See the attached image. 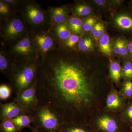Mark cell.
Instances as JSON below:
<instances>
[{
    "mask_svg": "<svg viewBox=\"0 0 132 132\" xmlns=\"http://www.w3.org/2000/svg\"><path fill=\"white\" fill-rule=\"evenodd\" d=\"M29 33L42 59L48 52L60 48L50 29Z\"/></svg>",
    "mask_w": 132,
    "mask_h": 132,
    "instance_id": "obj_7",
    "label": "cell"
},
{
    "mask_svg": "<svg viewBox=\"0 0 132 132\" xmlns=\"http://www.w3.org/2000/svg\"><path fill=\"white\" fill-rule=\"evenodd\" d=\"M47 12L49 16L50 28L67 21L68 12L65 6L48 7Z\"/></svg>",
    "mask_w": 132,
    "mask_h": 132,
    "instance_id": "obj_10",
    "label": "cell"
},
{
    "mask_svg": "<svg viewBox=\"0 0 132 132\" xmlns=\"http://www.w3.org/2000/svg\"><path fill=\"white\" fill-rule=\"evenodd\" d=\"M79 36L76 34H72L68 39L64 43V46L66 48H72L79 43Z\"/></svg>",
    "mask_w": 132,
    "mask_h": 132,
    "instance_id": "obj_29",
    "label": "cell"
},
{
    "mask_svg": "<svg viewBox=\"0 0 132 132\" xmlns=\"http://www.w3.org/2000/svg\"><path fill=\"white\" fill-rule=\"evenodd\" d=\"M78 47L80 51L88 52L93 48V42L90 37H84L80 39L79 41Z\"/></svg>",
    "mask_w": 132,
    "mask_h": 132,
    "instance_id": "obj_22",
    "label": "cell"
},
{
    "mask_svg": "<svg viewBox=\"0 0 132 132\" xmlns=\"http://www.w3.org/2000/svg\"><path fill=\"white\" fill-rule=\"evenodd\" d=\"M69 28L76 35H80L82 33L83 22L78 17H72L67 21Z\"/></svg>",
    "mask_w": 132,
    "mask_h": 132,
    "instance_id": "obj_17",
    "label": "cell"
},
{
    "mask_svg": "<svg viewBox=\"0 0 132 132\" xmlns=\"http://www.w3.org/2000/svg\"></svg>",
    "mask_w": 132,
    "mask_h": 132,
    "instance_id": "obj_38",
    "label": "cell"
},
{
    "mask_svg": "<svg viewBox=\"0 0 132 132\" xmlns=\"http://www.w3.org/2000/svg\"><path fill=\"white\" fill-rule=\"evenodd\" d=\"M18 11L10 6L3 0L0 1V17L1 21L11 16L15 12Z\"/></svg>",
    "mask_w": 132,
    "mask_h": 132,
    "instance_id": "obj_19",
    "label": "cell"
},
{
    "mask_svg": "<svg viewBox=\"0 0 132 132\" xmlns=\"http://www.w3.org/2000/svg\"><path fill=\"white\" fill-rule=\"evenodd\" d=\"M97 124L99 128L105 132H116L118 130L116 121L108 116L100 117L97 120Z\"/></svg>",
    "mask_w": 132,
    "mask_h": 132,
    "instance_id": "obj_14",
    "label": "cell"
},
{
    "mask_svg": "<svg viewBox=\"0 0 132 132\" xmlns=\"http://www.w3.org/2000/svg\"><path fill=\"white\" fill-rule=\"evenodd\" d=\"M28 29L19 11L7 19L1 21V43L6 46L12 45L28 34Z\"/></svg>",
    "mask_w": 132,
    "mask_h": 132,
    "instance_id": "obj_4",
    "label": "cell"
},
{
    "mask_svg": "<svg viewBox=\"0 0 132 132\" xmlns=\"http://www.w3.org/2000/svg\"><path fill=\"white\" fill-rule=\"evenodd\" d=\"M17 10L23 17L29 32L48 30L50 28L47 11L44 10L36 1H20Z\"/></svg>",
    "mask_w": 132,
    "mask_h": 132,
    "instance_id": "obj_3",
    "label": "cell"
},
{
    "mask_svg": "<svg viewBox=\"0 0 132 132\" xmlns=\"http://www.w3.org/2000/svg\"><path fill=\"white\" fill-rule=\"evenodd\" d=\"M128 41L125 39L120 38V55L123 57H127L129 55L128 47Z\"/></svg>",
    "mask_w": 132,
    "mask_h": 132,
    "instance_id": "obj_31",
    "label": "cell"
},
{
    "mask_svg": "<svg viewBox=\"0 0 132 132\" xmlns=\"http://www.w3.org/2000/svg\"><path fill=\"white\" fill-rule=\"evenodd\" d=\"M111 78L116 82H119L121 76V68L120 65L116 62H111L110 67Z\"/></svg>",
    "mask_w": 132,
    "mask_h": 132,
    "instance_id": "obj_20",
    "label": "cell"
},
{
    "mask_svg": "<svg viewBox=\"0 0 132 132\" xmlns=\"http://www.w3.org/2000/svg\"><path fill=\"white\" fill-rule=\"evenodd\" d=\"M6 46L8 52L14 61H28L42 59L29 32L14 43Z\"/></svg>",
    "mask_w": 132,
    "mask_h": 132,
    "instance_id": "obj_6",
    "label": "cell"
},
{
    "mask_svg": "<svg viewBox=\"0 0 132 132\" xmlns=\"http://www.w3.org/2000/svg\"><path fill=\"white\" fill-rule=\"evenodd\" d=\"M126 99L121 94L120 96L116 92H111L107 98L106 108L110 110H114L125 107Z\"/></svg>",
    "mask_w": 132,
    "mask_h": 132,
    "instance_id": "obj_13",
    "label": "cell"
},
{
    "mask_svg": "<svg viewBox=\"0 0 132 132\" xmlns=\"http://www.w3.org/2000/svg\"><path fill=\"white\" fill-rule=\"evenodd\" d=\"M31 132H38L36 130H35V129H34L33 128H31Z\"/></svg>",
    "mask_w": 132,
    "mask_h": 132,
    "instance_id": "obj_37",
    "label": "cell"
},
{
    "mask_svg": "<svg viewBox=\"0 0 132 132\" xmlns=\"http://www.w3.org/2000/svg\"><path fill=\"white\" fill-rule=\"evenodd\" d=\"M128 53L131 59H132V39H131L128 43Z\"/></svg>",
    "mask_w": 132,
    "mask_h": 132,
    "instance_id": "obj_34",
    "label": "cell"
},
{
    "mask_svg": "<svg viewBox=\"0 0 132 132\" xmlns=\"http://www.w3.org/2000/svg\"><path fill=\"white\" fill-rule=\"evenodd\" d=\"M33 117L31 128L37 131L63 132L64 123L59 116L48 107L38 103Z\"/></svg>",
    "mask_w": 132,
    "mask_h": 132,
    "instance_id": "obj_5",
    "label": "cell"
},
{
    "mask_svg": "<svg viewBox=\"0 0 132 132\" xmlns=\"http://www.w3.org/2000/svg\"><path fill=\"white\" fill-rule=\"evenodd\" d=\"M80 124L64 125L63 132H87L81 126Z\"/></svg>",
    "mask_w": 132,
    "mask_h": 132,
    "instance_id": "obj_28",
    "label": "cell"
},
{
    "mask_svg": "<svg viewBox=\"0 0 132 132\" xmlns=\"http://www.w3.org/2000/svg\"><path fill=\"white\" fill-rule=\"evenodd\" d=\"M100 49L102 53L108 55H111L112 54V47L110 43L109 36L104 34L101 36L99 40Z\"/></svg>",
    "mask_w": 132,
    "mask_h": 132,
    "instance_id": "obj_18",
    "label": "cell"
},
{
    "mask_svg": "<svg viewBox=\"0 0 132 132\" xmlns=\"http://www.w3.org/2000/svg\"><path fill=\"white\" fill-rule=\"evenodd\" d=\"M115 22L121 29L132 32V15L128 14L120 15L116 18Z\"/></svg>",
    "mask_w": 132,
    "mask_h": 132,
    "instance_id": "obj_16",
    "label": "cell"
},
{
    "mask_svg": "<svg viewBox=\"0 0 132 132\" xmlns=\"http://www.w3.org/2000/svg\"><path fill=\"white\" fill-rule=\"evenodd\" d=\"M39 103L49 107L65 125L82 124L96 96L85 62L62 48L42 58L36 78Z\"/></svg>",
    "mask_w": 132,
    "mask_h": 132,
    "instance_id": "obj_1",
    "label": "cell"
},
{
    "mask_svg": "<svg viewBox=\"0 0 132 132\" xmlns=\"http://www.w3.org/2000/svg\"><path fill=\"white\" fill-rule=\"evenodd\" d=\"M15 101L25 113L33 114L39 103L36 94V80L16 95Z\"/></svg>",
    "mask_w": 132,
    "mask_h": 132,
    "instance_id": "obj_8",
    "label": "cell"
},
{
    "mask_svg": "<svg viewBox=\"0 0 132 132\" xmlns=\"http://www.w3.org/2000/svg\"><path fill=\"white\" fill-rule=\"evenodd\" d=\"M99 31L101 35L102 36L104 34V31H105V27L103 24L100 23L99 24Z\"/></svg>",
    "mask_w": 132,
    "mask_h": 132,
    "instance_id": "obj_35",
    "label": "cell"
},
{
    "mask_svg": "<svg viewBox=\"0 0 132 132\" xmlns=\"http://www.w3.org/2000/svg\"><path fill=\"white\" fill-rule=\"evenodd\" d=\"M13 60L8 52L6 46L1 43L0 49V71L9 79Z\"/></svg>",
    "mask_w": 132,
    "mask_h": 132,
    "instance_id": "obj_12",
    "label": "cell"
},
{
    "mask_svg": "<svg viewBox=\"0 0 132 132\" xmlns=\"http://www.w3.org/2000/svg\"><path fill=\"white\" fill-rule=\"evenodd\" d=\"M96 20L93 17L87 18L84 22L82 26V29L86 32L92 31L95 26Z\"/></svg>",
    "mask_w": 132,
    "mask_h": 132,
    "instance_id": "obj_30",
    "label": "cell"
},
{
    "mask_svg": "<svg viewBox=\"0 0 132 132\" xmlns=\"http://www.w3.org/2000/svg\"><path fill=\"white\" fill-rule=\"evenodd\" d=\"M121 92L125 98L132 100V80H125L122 85Z\"/></svg>",
    "mask_w": 132,
    "mask_h": 132,
    "instance_id": "obj_23",
    "label": "cell"
},
{
    "mask_svg": "<svg viewBox=\"0 0 132 132\" xmlns=\"http://www.w3.org/2000/svg\"><path fill=\"white\" fill-rule=\"evenodd\" d=\"M33 114H24L19 115L11 120L20 131L22 129L26 128H31L33 119Z\"/></svg>",
    "mask_w": 132,
    "mask_h": 132,
    "instance_id": "obj_15",
    "label": "cell"
},
{
    "mask_svg": "<svg viewBox=\"0 0 132 132\" xmlns=\"http://www.w3.org/2000/svg\"><path fill=\"white\" fill-rule=\"evenodd\" d=\"M92 10L90 7L83 4H78L74 7V13L76 16L83 17L90 14Z\"/></svg>",
    "mask_w": 132,
    "mask_h": 132,
    "instance_id": "obj_24",
    "label": "cell"
},
{
    "mask_svg": "<svg viewBox=\"0 0 132 132\" xmlns=\"http://www.w3.org/2000/svg\"><path fill=\"white\" fill-rule=\"evenodd\" d=\"M12 90L11 87L6 84H2L0 86V99L5 100L11 96Z\"/></svg>",
    "mask_w": 132,
    "mask_h": 132,
    "instance_id": "obj_27",
    "label": "cell"
},
{
    "mask_svg": "<svg viewBox=\"0 0 132 132\" xmlns=\"http://www.w3.org/2000/svg\"><path fill=\"white\" fill-rule=\"evenodd\" d=\"M96 2L98 3V4L100 5H102L104 4V3L105 2V1H95Z\"/></svg>",
    "mask_w": 132,
    "mask_h": 132,
    "instance_id": "obj_36",
    "label": "cell"
},
{
    "mask_svg": "<svg viewBox=\"0 0 132 132\" xmlns=\"http://www.w3.org/2000/svg\"><path fill=\"white\" fill-rule=\"evenodd\" d=\"M25 113L19 104L14 102L1 104L0 118L1 121L12 120L21 114Z\"/></svg>",
    "mask_w": 132,
    "mask_h": 132,
    "instance_id": "obj_9",
    "label": "cell"
},
{
    "mask_svg": "<svg viewBox=\"0 0 132 132\" xmlns=\"http://www.w3.org/2000/svg\"><path fill=\"white\" fill-rule=\"evenodd\" d=\"M99 24L100 23L96 24L92 31L93 35L96 39H97L98 38H100L101 36L99 31Z\"/></svg>",
    "mask_w": 132,
    "mask_h": 132,
    "instance_id": "obj_32",
    "label": "cell"
},
{
    "mask_svg": "<svg viewBox=\"0 0 132 132\" xmlns=\"http://www.w3.org/2000/svg\"><path fill=\"white\" fill-rule=\"evenodd\" d=\"M50 30L53 35L60 48L61 46V42H64L65 43L72 35L67 21L53 26L50 29Z\"/></svg>",
    "mask_w": 132,
    "mask_h": 132,
    "instance_id": "obj_11",
    "label": "cell"
},
{
    "mask_svg": "<svg viewBox=\"0 0 132 132\" xmlns=\"http://www.w3.org/2000/svg\"><path fill=\"white\" fill-rule=\"evenodd\" d=\"M123 120L132 128V101L125 107L123 114Z\"/></svg>",
    "mask_w": 132,
    "mask_h": 132,
    "instance_id": "obj_25",
    "label": "cell"
},
{
    "mask_svg": "<svg viewBox=\"0 0 132 132\" xmlns=\"http://www.w3.org/2000/svg\"><path fill=\"white\" fill-rule=\"evenodd\" d=\"M41 60L42 59L28 61H13L9 79V86L16 96L35 82Z\"/></svg>",
    "mask_w": 132,
    "mask_h": 132,
    "instance_id": "obj_2",
    "label": "cell"
},
{
    "mask_svg": "<svg viewBox=\"0 0 132 132\" xmlns=\"http://www.w3.org/2000/svg\"><path fill=\"white\" fill-rule=\"evenodd\" d=\"M122 74L125 80H132V62L128 61L125 62L122 69Z\"/></svg>",
    "mask_w": 132,
    "mask_h": 132,
    "instance_id": "obj_26",
    "label": "cell"
},
{
    "mask_svg": "<svg viewBox=\"0 0 132 132\" xmlns=\"http://www.w3.org/2000/svg\"><path fill=\"white\" fill-rule=\"evenodd\" d=\"M20 131L19 128L11 120L1 121L0 132H18Z\"/></svg>",
    "mask_w": 132,
    "mask_h": 132,
    "instance_id": "obj_21",
    "label": "cell"
},
{
    "mask_svg": "<svg viewBox=\"0 0 132 132\" xmlns=\"http://www.w3.org/2000/svg\"><path fill=\"white\" fill-rule=\"evenodd\" d=\"M120 38H118L116 40L114 46V51L116 54L120 55Z\"/></svg>",
    "mask_w": 132,
    "mask_h": 132,
    "instance_id": "obj_33",
    "label": "cell"
}]
</instances>
